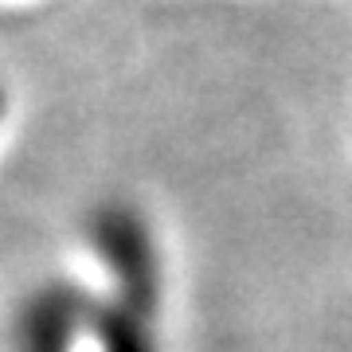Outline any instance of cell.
I'll return each mask as SVG.
<instances>
[{
  "label": "cell",
  "instance_id": "obj_1",
  "mask_svg": "<svg viewBox=\"0 0 352 352\" xmlns=\"http://www.w3.org/2000/svg\"><path fill=\"white\" fill-rule=\"evenodd\" d=\"M87 239L110 278L113 302L161 317L164 266L149 219L133 204H102L87 227Z\"/></svg>",
  "mask_w": 352,
  "mask_h": 352
},
{
  "label": "cell",
  "instance_id": "obj_2",
  "mask_svg": "<svg viewBox=\"0 0 352 352\" xmlns=\"http://www.w3.org/2000/svg\"><path fill=\"white\" fill-rule=\"evenodd\" d=\"M90 298L75 286H39L28 294L8 329V352H82Z\"/></svg>",
  "mask_w": 352,
  "mask_h": 352
},
{
  "label": "cell",
  "instance_id": "obj_3",
  "mask_svg": "<svg viewBox=\"0 0 352 352\" xmlns=\"http://www.w3.org/2000/svg\"><path fill=\"white\" fill-rule=\"evenodd\" d=\"M87 340L94 352H161L157 321L122 302H90Z\"/></svg>",
  "mask_w": 352,
  "mask_h": 352
},
{
  "label": "cell",
  "instance_id": "obj_4",
  "mask_svg": "<svg viewBox=\"0 0 352 352\" xmlns=\"http://www.w3.org/2000/svg\"><path fill=\"white\" fill-rule=\"evenodd\" d=\"M4 118H8V90L0 82V126H4Z\"/></svg>",
  "mask_w": 352,
  "mask_h": 352
}]
</instances>
